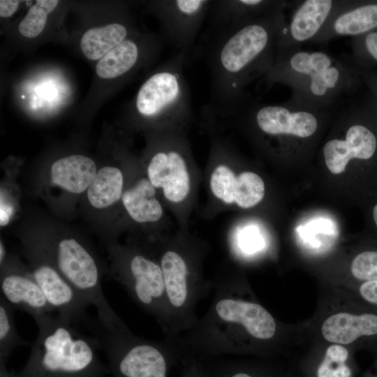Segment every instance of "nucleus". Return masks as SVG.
<instances>
[{
	"mask_svg": "<svg viewBox=\"0 0 377 377\" xmlns=\"http://www.w3.org/2000/svg\"><path fill=\"white\" fill-rule=\"evenodd\" d=\"M212 302L188 330L172 338L181 357L214 358L272 352L279 332L274 316L246 297L239 282L220 277L213 281Z\"/></svg>",
	"mask_w": 377,
	"mask_h": 377,
	"instance_id": "1",
	"label": "nucleus"
},
{
	"mask_svg": "<svg viewBox=\"0 0 377 377\" xmlns=\"http://www.w3.org/2000/svg\"><path fill=\"white\" fill-rule=\"evenodd\" d=\"M286 21L284 10L205 35L202 49L210 73V103L203 115L225 117L250 98L254 80L272 68L277 41Z\"/></svg>",
	"mask_w": 377,
	"mask_h": 377,
	"instance_id": "2",
	"label": "nucleus"
},
{
	"mask_svg": "<svg viewBox=\"0 0 377 377\" xmlns=\"http://www.w3.org/2000/svg\"><path fill=\"white\" fill-rule=\"evenodd\" d=\"M262 81L267 87L288 86L292 91L289 103L312 110H333L341 98L364 84L360 69L350 61L301 47L278 54Z\"/></svg>",
	"mask_w": 377,
	"mask_h": 377,
	"instance_id": "3",
	"label": "nucleus"
},
{
	"mask_svg": "<svg viewBox=\"0 0 377 377\" xmlns=\"http://www.w3.org/2000/svg\"><path fill=\"white\" fill-rule=\"evenodd\" d=\"M34 319L38 335L24 369L15 377H101L107 371L94 336L80 333L59 315Z\"/></svg>",
	"mask_w": 377,
	"mask_h": 377,
	"instance_id": "4",
	"label": "nucleus"
},
{
	"mask_svg": "<svg viewBox=\"0 0 377 377\" xmlns=\"http://www.w3.org/2000/svg\"><path fill=\"white\" fill-rule=\"evenodd\" d=\"M100 349L106 354L114 377H168L181 362L172 339L150 340L134 334L118 316L89 322Z\"/></svg>",
	"mask_w": 377,
	"mask_h": 377,
	"instance_id": "5",
	"label": "nucleus"
},
{
	"mask_svg": "<svg viewBox=\"0 0 377 377\" xmlns=\"http://www.w3.org/2000/svg\"><path fill=\"white\" fill-rule=\"evenodd\" d=\"M178 246L164 248L159 257L170 319V337L189 330L198 320L199 303L213 290L214 283L200 270L198 254Z\"/></svg>",
	"mask_w": 377,
	"mask_h": 377,
	"instance_id": "6",
	"label": "nucleus"
},
{
	"mask_svg": "<svg viewBox=\"0 0 377 377\" xmlns=\"http://www.w3.org/2000/svg\"><path fill=\"white\" fill-rule=\"evenodd\" d=\"M188 55L177 52L140 87L137 112L169 129L182 128L192 117L190 90L184 68Z\"/></svg>",
	"mask_w": 377,
	"mask_h": 377,
	"instance_id": "7",
	"label": "nucleus"
},
{
	"mask_svg": "<svg viewBox=\"0 0 377 377\" xmlns=\"http://www.w3.org/2000/svg\"><path fill=\"white\" fill-rule=\"evenodd\" d=\"M123 256L115 271L117 280L131 298L154 317L165 338H168L170 319L159 261L139 252Z\"/></svg>",
	"mask_w": 377,
	"mask_h": 377,
	"instance_id": "8",
	"label": "nucleus"
},
{
	"mask_svg": "<svg viewBox=\"0 0 377 377\" xmlns=\"http://www.w3.org/2000/svg\"><path fill=\"white\" fill-rule=\"evenodd\" d=\"M343 138H332L323 146L325 165L333 174L343 172L350 161H375L377 158V125L363 103L345 108Z\"/></svg>",
	"mask_w": 377,
	"mask_h": 377,
	"instance_id": "9",
	"label": "nucleus"
},
{
	"mask_svg": "<svg viewBox=\"0 0 377 377\" xmlns=\"http://www.w3.org/2000/svg\"><path fill=\"white\" fill-rule=\"evenodd\" d=\"M180 129L170 130L168 144L152 156L147 167L151 184L161 188L165 199L172 203L182 202L191 188L186 147L178 134Z\"/></svg>",
	"mask_w": 377,
	"mask_h": 377,
	"instance_id": "10",
	"label": "nucleus"
},
{
	"mask_svg": "<svg viewBox=\"0 0 377 377\" xmlns=\"http://www.w3.org/2000/svg\"><path fill=\"white\" fill-rule=\"evenodd\" d=\"M211 3L209 0H169L157 3L156 8L164 33L177 52L188 56L193 52Z\"/></svg>",
	"mask_w": 377,
	"mask_h": 377,
	"instance_id": "11",
	"label": "nucleus"
},
{
	"mask_svg": "<svg viewBox=\"0 0 377 377\" xmlns=\"http://www.w3.org/2000/svg\"><path fill=\"white\" fill-rule=\"evenodd\" d=\"M341 0H305L296 1V7L288 22L286 20L277 41L276 55L301 47L319 34Z\"/></svg>",
	"mask_w": 377,
	"mask_h": 377,
	"instance_id": "12",
	"label": "nucleus"
},
{
	"mask_svg": "<svg viewBox=\"0 0 377 377\" xmlns=\"http://www.w3.org/2000/svg\"><path fill=\"white\" fill-rule=\"evenodd\" d=\"M377 29V0H341L340 4L311 42L340 36L355 38Z\"/></svg>",
	"mask_w": 377,
	"mask_h": 377,
	"instance_id": "13",
	"label": "nucleus"
},
{
	"mask_svg": "<svg viewBox=\"0 0 377 377\" xmlns=\"http://www.w3.org/2000/svg\"><path fill=\"white\" fill-rule=\"evenodd\" d=\"M209 186L212 193L217 199L226 204H235L244 209L256 205L265 195V184L258 175L253 172H243L236 175L225 164H219L214 169Z\"/></svg>",
	"mask_w": 377,
	"mask_h": 377,
	"instance_id": "14",
	"label": "nucleus"
},
{
	"mask_svg": "<svg viewBox=\"0 0 377 377\" xmlns=\"http://www.w3.org/2000/svg\"><path fill=\"white\" fill-rule=\"evenodd\" d=\"M288 6V2L277 0L212 1L207 16L206 35L216 34L249 20L285 10Z\"/></svg>",
	"mask_w": 377,
	"mask_h": 377,
	"instance_id": "15",
	"label": "nucleus"
},
{
	"mask_svg": "<svg viewBox=\"0 0 377 377\" xmlns=\"http://www.w3.org/2000/svg\"><path fill=\"white\" fill-rule=\"evenodd\" d=\"M1 296L34 318L54 311L31 272L7 270L1 277Z\"/></svg>",
	"mask_w": 377,
	"mask_h": 377,
	"instance_id": "16",
	"label": "nucleus"
},
{
	"mask_svg": "<svg viewBox=\"0 0 377 377\" xmlns=\"http://www.w3.org/2000/svg\"><path fill=\"white\" fill-rule=\"evenodd\" d=\"M321 334L328 342L349 345L360 340L377 339V313L339 312L328 316L322 323Z\"/></svg>",
	"mask_w": 377,
	"mask_h": 377,
	"instance_id": "17",
	"label": "nucleus"
},
{
	"mask_svg": "<svg viewBox=\"0 0 377 377\" xmlns=\"http://www.w3.org/2000/svg\"><path fill=\"white\" fill-rule=\"evenodd\" d=\"M94 161L83 155H72L56 161L51 167L52 182L74 193L88 189L96 174Z\"/></svg>",
	"mask_w": 377,
	"mask_h": 377,
	"instance_id": "18",
	"label": "nucleus"
},
{
	"mask_svg": "<svg viewBox=\"0 0 377 377\" xmlns=\"http://www.w3.org/2000/svg\"><path fill=\"white\" fill-rule=\"evenodd\" d=\"M197 359L195 377H278L263 364L228 357Z\"/></svg>",
	"mask_w": 377,
	"mask_h": 377,
	"instance_id": "19",
	"label": "nucleus"
},
{
	"mask_svg": "<svg viewBox=\"0 0 377 377\" xmlns=\"http://www.w3.org/2000/svg\"><path fill=\"white\" fill-rule=\"evenodd\" d=\"M155 187L148 179H141L122 195L129 216L138 223L154 222L163 215V208L155 197Z\"/></svg>",
	"mask_w": 377,
	"mask_h": 377,
	"instance_id": "20",
	"label": "nucleus"
},
{
	"mask_svg": "<svg viewBox=\"0 0 377 377\" xmlns=\"http://www.w3.org/2000/svg\"><path fill=\"white\" fill-rule=\"evenodd\" d=\"M127 36V29L119 23L94 27L84 34L80 40V47L87 59L100 60L126 40Z\"/></svg>",
	"mask_w": 377,
	"mask_h": 377,
	"instance_id": "21",
	"label": "nucleus"
},
{
	"mask_svg": "<svg viewBox=\"0 0 377 377\" xmlns=\"http://www.w3.org/2000/svg\"><path fill=\"white\" fill-rule=\"evenodd\" d=\"M140 56V49L137 42L126 38L98 61L96 73L105 79L123 75L135 66Z\"/></svg>",
	"mask_w": 377,
	"mask_h": 377,
	"instance_id": "22",
	"label": "nucleus"
},
{
	"mask_svg": "<svg viewBox=\"0 0 377 377\" xmlns=\"http://www.w3.org/2000/svg\"><path fill=\"white\" fill-rule=\"evenodd\" d=\"M123 183V175L119 169L111 166L101 168L87 189L90 204L98 209L112 205L121 195Z\"/></svg>",
	"mask_w": 377,
	"mask_h": 377,
	"instance_id": "23",
	"label": "nucleus"
},
{
	"mask_svg": "<svg viewBox=\"0 0 377 377\" xmlns=\"http://www.w3.org/2000/svg\"><path fill=\"white\" fill-rule=\"evenodd\" d=\"M349 358V351L345 346L332 343L314 367L307 369L308 374L310 377H353L354 368Z\"/></svg>",
	"mask_w": 377,
	"mask_h": 377,
	"instance_id": "24",
	"label": "nucleus"
},
{
	"mask_svg": "<svg viewBox=\"0 0 377 377\" xmlns=\"http://www.w3.org/2000/svg\"><path fill=\"white\" fill-rule=\"evenodd\" d=\"M15 308L2 296L0 297V358L4 364L13 350L27 345L18 333L15 316Z\"/></svg>",
	"mask_w": 377,
	"mask_h": 377,
	"instance_id": "25",
	"label": "nucleus"
},
{
	"mask_svg": "<svg viewBox=\"0 0 377 377\" xmlns=\"http://www.w3.org/2000/svg\"><path fill=\"white\" fill-rule=\"evenodd\" d=\"M350 62L361 70L374 69L377 66V29L353 38Z\"/></svg>",
	"mask_w": 377,
	"mask_h": 377,
	"instance_id": "26",
	"label": "nucleus"
},
{
	"mask_svg": "<svg viewBox=\"0 0 377 377\" xmlns=\"http://www.w3.org/2000/svg\"><path fill=\"white\" fill-rule=\"evenodd\" d=\"M350 272L361 283L377 281V250H365L357 253L351 262Z\"/></svg>",
	"mask_w": 377,
	"mask_h": 377,
	"instance_id": "27",
	"label": "nucleus"
},
{
	"mask_svg": "<svg viewBox=\"0 0 377 377\" xmlns=\"http://www.w3.org/2000/svg\"><path fill=\"white\" fill-rule=\"evenodd\" d=\"M47 13L38 4L31 6L19 24L20 33L27 38H35L43 30Z\"/></svg>",
	"mask_w": 377,
	"mask_h": 377,
	"instance_id": "28",
	"label": "nucleus"
},
{
	"mask_svg": "<svg viewBox=\"0 0 377 377\" xmlns=\"http://www.w3.org/2000/svg\"><path fill=\"white\" fill-rule=\"evenodd\" d=\"M357 293L364 302L377 307V281L361 283L358 286Z\"/></svg>",
	"mask_w": 377,
	"mask_h": 377,
	"instance_id": "29",
	"label": "nucleus"
},
{
	"mask_svg": "<svg viewBox=\"0 0 377 377\" xmlns=\"http://www.w3.org/2000/svg\"><path fill=\"white\" fill-rule=\"evenodd\" d=\"M360 74L364 84L369 89V92L377 98V75L371 70H361Z\"/></svg>",
	"mask_w": 377,
	"mask_h": 377,
	"instance_id": "30",
	"label": "nucleus"
},
{
	"mask_svg": "<svg viewBox=\"0 0 377 377\" xmlns=\"http://www.w3.org/2000/svg\"><path fill=\"white\" fill-rule=\"evenodd\" d=\"M19 3V1L1 0L0 16L2 17H10L16 11Z\"/></svg>",
	"mask_w": 377,
	"mask_h": 377,
	"instance_id": "31",
	"label": "nucleus"
},
{
	"mask_svg": "<svg viewBox=\"0 0 377 377\" xmlns=\"http://www.w3.org/2000/svg\"><path fill=\"white\" fill-rule=\"evenodd\" d=\"M363 104L370 112L377 125V98L369 92Z\"/></svg>",
	"mask_w": 377,
	"mask_h": 377,
	"instance_id": "32",
	"label": "nucleus"
},
{
	"mask_svg": "<svg viewBox=\"0 0 377 377\" xmlns=\"http://www.w3.org/2000/svg\"><path fill=\"white\" fill-rule=\"evenodd\" d=\"M13 212V207L1 200L0 223L1 226L8 223Z\"/></svg>",
	"mask_w": 377,
	"mask_h": 377,
	"instance_id": "33",
	"label": "nucleus"
},
{
	"mask_svg": "<svg viewBox=\"0 0 377 377\" xmlns=\"http://www.w3.org/2000/svg\"><path fill=\"white\" fill-rule=\"evenodd\" d=\"M59 1L57 0H38V3L47 14L52 12L57 6Z\"/></svg>",
	"mask_w": 377,
	"mask_h": 377,
	"instance_id": "34",
	"label": "nucleus"
},
{
	"mask_svg": "<svg viewBox=\"0 0 377 377\" xmlns=\"http://www.w3.org/2000/svg\"><path fill=\"white\" fill-rule=\"evenodd\" d=\"M371 216L374 225L377 230V203H376L372 208Z\"/></svg>",
	"mask_w": 377,
	"mask_h": 377,
	"instance_id": "35",
	"label": "nucleus"
},
{
	"mask_svg": "<svg viewBox=\"0 0 377 377\" xmlns=\"http://www.w3.org/2000/svg\"><path fill=\"white\" fill-rule=\"evenodd\" d=\"M366 377H377V375H376V376H371V375H367Z\"/></svg>",
	"mask_w": 377,
	"mask_h": 377,
	"instance_id": "36",
	"label": "nucleus"
},
{
	"mask_svg": "<svg viewBox=\"0 0 377 377\" xmlns=\"http://www.w3.org/2000/svg\"><path fill=\"white\" fill-rule=\"evenodd\" d=\"M286 377H290V376H286Z\"/></svg>",
	"mask_w": 377,
	"mask_h": 377,
	"instance_id": "37",
	"label": "nucleus"
}]
</instances>
